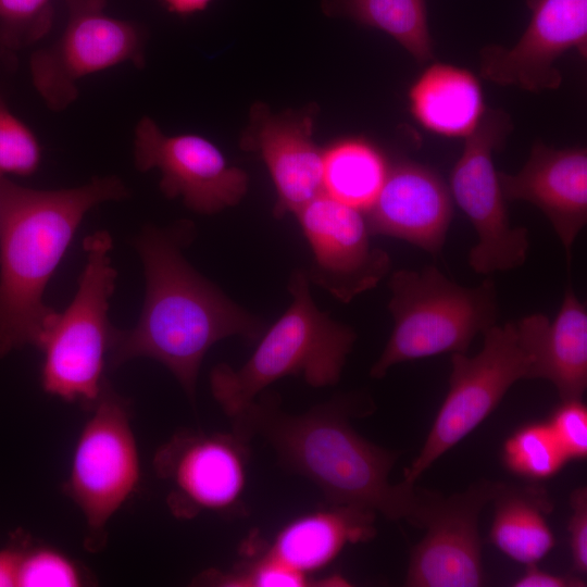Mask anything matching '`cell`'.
I'll return each mask as SVG.
<instances>
[{
	"instance_id": "cell-1",
	"label": "cell",
	"mask_w": 587,
	"mask_h": 587,
	"mask_svg": "<svg viewBox=\"0 0 587 587\" xmlns=\"http://www.w3.org/2000/svg\"><path fill=\"white\" fill-rule=\"evenodd\" d=\"M355 408L344 397L292 414L266 394L229 419L234 433L248 441L263 438L280 464L310 479L329 504L378 512L423 528L439 494L405 479L390 484L399 452L370 442L352 428L349 416Z\"/></svg>"
},
{
	"instance_id": "cell-2",
	"label": "cell",
	"mask_w": 587,
	"mask_h": 587,
	"mask_svg": "<svg viewBox=\"0 0 587 587\" xmlns=\"http://www.w3.org/2000/svg\"><path fill=\"white\" fill-rule=\"evenodd\" d=\"M192 225L145 226L137 237L146 279L141 314L132 329L114 328L110 364L118 366L139 357L163 364L191 402L202 360L227 337L258 340L265 323L232 301L199 274L183 249L192 239Z\"/></svg>"
},
{
	"instance_id": "cell-3",
	"label": "cell",
	"mask_w": 587,
	"mask_h": 587,
	"mask_svg": "<svg viewBox=\"0 0 587 587\" xmlns=\"http://www.w3.org/2000/svg\"><path fill=\"white\" fill-rule=\"evenodd\" d=\"M128 196L115 176L66 189H34L0 179V357L38 345L55 311L46 287L85 214Z\"/></svg>"
},
{
	"instance_id": "cell-4",
	"label": "cell",
	"mask_w": 587,
	"mask_h": 587,
	"mask_svg": "<svg viewBox=\"0 0 587 587\" xmlns=\"http://www.w3.org/2000/svg\"><path fill=\"white\" fill-rule=\"evenodd\" d=\"M309 283L305 270H295L291 303L264 330L251 357L239 369L226 363L212 369L211 391L228 417L286 376H301L313 387L338 383L355 334L316 307Z\"/></svg>"
},
{
	"instance_id": "cell-5",
	"label": "cell",
	"mask_w": 587,
	"mask_h": 587,
	"mask_svg": "<svg viewBox=\"0 0 587 587\" xmlns=\"http://www.w3.org/2000/svg\"><path fill=\"white\" fill-rule=\"evenodd\" d=\"M388 303L394 329L371 376L382 378L405 361L445 352L465 353L478 333L496 324L498 302L495 284L464 287L437 267L399 270L389 280Z\"/></svg>"
},
{
	"instance_id": "cell-6",
	"label": "cell",
	"mask_w": 587,
	"mask_h": 587,
	"mask_svg": "<svg viewBox=\"0 0 587 587\" xmlns=\"http://www.w3.org/2000/svg\"><path fill=\"white\" fill-rule=\"evenodd\" d=\"M83 247L86 264L77 291L63 312H55L37 347L43 352V390L91 409L105 382V357L115 328L108 311L117 273L111 264L113 242L107 230L88 235Z\"/></svg>"
},
{
	"instance_id": "cell-7",
	"label": "cell",
	"mask_w": 587,
	"mask_h": 587,
	"mask_svg": "<svg viewBox=\"0 0 587 587\" xmlns=\"http://www.w3.org/2000/svg\"><path fill=\"white\" fill-rule=\"evenodd\" d=\"M91 411L64 489L85 517L87 549L96 551L105 541V525L138 486L140 462L129 408L107 382Z\"/></svg>"
},
{
	"instance_id": "cell-8",
	"label": "cell",
	"mask_w": 587,
	"mask_h": 587,
	"mask_svg": "<svg viewBox=\"0 0 587 587\" xmlns=\"http://www.w3.org/2000/svg\"><path fill=\"white\" fill-rule=\"evenodd\" d=\"M474 357L452 353L449 391L425 444L404 479L415 480L439 457L476 428L498 405L509 388L532 378L533 361L523 349L515 323L492 325Z\"/></svg>"
},
{
	"instance_id": "cell-9",
	"label": "cell",
	"mask_w": 587,
	"mask_h": 587,
	"mask_svg": "<svg viewBox=\"0 0 587 587\" xmlns=\"http://www.w3.org/2000/svg\"><path fill=\"white\" fill-rule=\"evenodd\" d=\"M511 128V120L502 110L486 108L477 127L465 137L450 176L451 198L477 235L469 263L484 275L520 267L529 247L527 229L510 224L492 158Z\"/></svg>"
},
{
	"instance_id": "cell-10",
	"label": "cell",
	"mask_w": 587,
	"mask_h": 587,
	"mask_svg": "<svg viewBox=\"0 0 587 587\" xmlns=\"http://www.w3.org/2000/svg\"><path fill=\"white\" fill-rule=\"evenodd\" d=\"M66 2L68 18L61 37L35 51L29 61L33 84L53 111H62L76 100L82 78L125 62L145 63L142 32L105 14V0Z\"/></svg>"
},
{
	"instance_id": "cell-11",
	"label": "cell",
	"mask_w": 587,
	"mask_h": 587,
	"mask_svg": "<svg viewBox=\"0 0 587 587\" xmlns=\"http://www.w3.org/2000/svg\"><path fill=\"white\" fill-rule=\"evenodd\" d=\"M248 440L236 433L179 432L155 451L153 466L167 483L178 519L201 512H241L249 462Z\"/></svg>"
},
{
	"instance_id": "cell-12",
	"label": "cell",
	"mask_w": 587,
	"mask_h": 587,
	"mask_svg": "<svg viewBox=\"0 0 587 587\" xmlns=\"http://www.w3.org/2000/svg\"><path fill=\"white\" fill-rule=\"evenodd\" d=\"M134 159L139 171L161 173L160 189L167 198L180 197L200 214L238 204L248 189L247 174L229 165L213 142L195 134L166 135L147 116L135 127Z\"/></svg>"
},
{
	"instance_id": "cell-13",
	"label": "cell",
	"mask_w": 587,
	"mask_h": 587,
	"mask_svg": "<svg viewBox=\"0 0 587 587\" xmlns=\"http://www.w3.org/2000/svg\"><path fill=\"white\" fill-rule=\"evenodd\" d=\"M295 215L313 257L308 278L336 299L347 303L389 273L390 258L372 246L362 211L322 192Z\"/></svg>"
},
{
	"instance_id": "cell-14",
	"label": "cell",
	"mask_w": 587,
	"mask_h": 587,
	"mask_svg": "<svg viewBox=\"0 0 587 587\" xmlns=\"http://www.w3.org/2000/svg\"><path fill=\"white\" fill-rule=\"evenodd\" d=\"M526 4L532 15L520 40L511 48L484 47L480 75L530 92L554 90L562 83L557 60L572 49L587 55V0H526Z\"/></svg>"
},
{
	"instance_id": "cell-15",
	"label": "cell",
	"mask_w": 587,
	"mask_h": 587,
	"mask_svg": "<svg viewBox=\"0 0 587 587\" xmlns=\"http://www.w3.org/2000/svg\"><path fill=\"white\" fill-rule=\"evenodd\" d=\"M498 482L479 480L465 491L439 495L411 550L405 586L477 587L484 582L478 516Z\"/></svg>"
},
{
	"instance_id": "cell-16",
	"label": "cell",
	"mask_w": 587,
	"mask_h": 587,
	"mask_svg": "<svg viewBox=\"0 0 587 587\" xmlns=\"http://www.w3.org/2000/svg\"><path fill=\"white\" fill-rule=\"evenodd\" d=\"M505 200L526 201L549 220L571 266L572 247L587 223V152L553 149L541 141L516 174L498 172Z\"/></svg>"
},
{
	"instance_id": "cell-17",
	"label": "cell",
	"mask_w": 587,
	"mask_h": 587,
	"mask_svg": "<svg viewBox=\"0 0 587 587\" xmlns=\"http://www.w3.org/2000/svg\"><path fill=\"white\" fill-rule=\"evenodd\" d=\"M365 213L372 235L395 237L438 254L451 223L452 199L437 173L419 163L401 162L389 168Z\"/></svg>"
},
{
	"instance_id": "cell-18",
	"label": "cell",
	"mask_w": 587,
	"mask_h": 587,
	"mask_svg": "<svg viewBox=\"0 0 587 587\" xmlns=\"http://www.w3.org/2000/svg\"><path fill=\"white\" fill-rule=\"evenodd\" d=\"M242 146L258 152L271 174L276 217L296 214L323 192V151L312 139V116L273 115L258 104Z\"/></svg>"
},
{
	"instance_id": "cell-19",
	"label": "cell",
	"mask_w": 587,
	"mask_h": 587,
	"mask_svg": "<svg viewBox=\"0 0 587 587\" xmlns=\"http://www.w3.org/2000/svg\"><path fill=\"white\" fill-rule=\"evenodd\" d=\"M515 325L533 361L532 378L551 382L562 402L580 400L587 387V309L571 283L554 320L535 313Z\"/></svg>"
},
{
	"instance_id": "cell-20",
	"label": "cell",
	"mask_w": 587,
	"mask_h": 587,
	"mask_svg": "<svg viewBox=\"0 0 587 587\" xmlns=\"http://www.w3.org/2000/svg\"><path fill=\"white\" fill-rule=\"evenodd\" d=\"M375 514L357 507L329 504L290 521L260 550L311 576L330 564L347 545L372 539Z\"/></svg>"
},
{
	"instance_id": "cell-21",
	"label": "cell",
	"mask_w": 587,
	"mask_h": 587,
	"mask_svg": "<svg viewBox=\"0 0 587 587\" xmlns=\"http://www.w3.org/2000/svg\"><path fill=\"white\" fill-rule=\"evenodd\" d=\"M410 111L425 129L445 137H467L485 112L482 86L462 67L434 63L409 90Z\"/></svg>"
},
{
	"instance_id": "cell-22",
	"label": "cell",
	"mask_w": 587,
	"mask_h": 587,
	"mask_svg": "<svg viewBox=\"0 0 587 587\" xmlns=\"http://www.w3.org/2000/svg\"><path fill=\"white\" fill-rule=\"evenodd\" d=\"M491 501L495 517L490 540L500 551L526 565L535 564L549 553L554 537L546 515L553 505L544 488L498 482Z\"/></svg>"
},
{
	"instance_id": "cell-23",
	"label": "cell",
	"mask_w": 587,
	"mask_h": 587,
	"mask_svg": "<svg viewBox=\"0 0 587 587\" xmlns=\"http://www.w3.org/2000/svg\"><path fill=\"white\" fill-rule=\"evenodd\" d=\"M383 154L363 140H345L323 151V192L365 212L388 174Z\"/></svg>"
},
{
	"instance_id": "cell-24",
	"label": "cell",
	"mask_w": 587,
	"mask_h": 587,
	"mask_svg": "<svg viewBox=\"0 0 587 587\" xmlns=\"http://www.w3.org/2000/svg\"><path fill=\"white\" fill-rule=\"evenodd\" d=\"M327 11L390 35L416 61L433 58L425 0H328Z\"/></svg>"
},
{
	"instance_id": "cell-25",
	"label": "cell",
	"mask_w": 587,
	"mask_h": 587,
	"mask_svg": "<svg viewBox=\"0 0 587 587\" xmlns=\"http://www.w3.org/2000/svg\"><path fill=\"white\" fill-rule=\"evenodd\" d=\"M248 559L232 571L209 570L200 574L197 585L225 587H302V586H347L341 576L315 579L301 574L267 555L263 551L247 553Z\"/></svg>"
},
{
	"instance_id": "cell-26",
	"label": "cell",
	"mask_w": 587,
	"mask_h": 587,
	"mask_svg": "<svg viewBox=\"0 0 587 587\" xmlns=\"http://www.w3.org/2000/svg\"><path fill=\"white\" fill-rule=\"evenodd\" d=\"M569 461L549 423L521 427L503 446V462L513 473L532 480L555 475Z\"/></svg>"
},
{
	"instance_id": "cell-27",
	"label": "cell",
	"mask_w": 587,
	"mask_h": 587,
	"mask_svg": "<svg viewBox=\"0 0 587 587\" xmlns=\"http://www.w3.org/2000/svg\"><path fill=\"white\" fill-rule=\"evenodd\" d=\"M52 23L51 0H0V45L17 50L42 38Z\"/></svg>"
},
{
	"instance_id": "cell-28",
	"label": "cell",
	"mask_w": 587,
	"mask_h": 587,
	"mask_svg": "<svg viewBox=\"0 0 587 587\" xmlns=\"http://www.w3.org/2000/svg\"><path fill=\"white\" fill-rule=\"evenodd\" d=\"M40 162L41 147L36 135L0 96V176L32 175Z\"/></svg>"
},
{
	"instance_id": "cell-29",
	"label": "cell",
	"mask_w": 587,
	"mask_h": 587,
	"mask_svg": "<svg viewBox=\"0 0 587 587\" xmlns=\"http://www.w3.org/2000/svg\"><path fill=\"white\" fill-rule=\"evenodd\" d=\"M83 584L80 569L60 551L49 547L23 550L17 587H77Z\"/></svg>"
},
{
	"instance_id": "cell-30",
	"label": "cell",
	"mask_w": 587,
	"mask_h": 587,
	"mask_svg": "<svg viewBox=\"0 0 587 587\" xmlns=\"http://www.w3.org/2000/svg\"><path fill=\"white\" fill-rule=\"evenodd\" d=\"M549 425L569 460L587 455V409L580 400L563 401Z\"/></svg>"
},
{
	"instance_id": "cell-31",
	"label": "cell",
	"mask_w": 587,
	"mask_h": 587,
	"mask_svg": "<svg viewBox=\"0 0 587 587\" xmlns=\"http://www.w3.org/2000/svg\"><path fill=\"white\" fill-rule=\"evenodd\" d=\"M572 514L567 529L573 562L577 574L587 572V489L579 487L571 495Z\"/></svg>"
},
{
	"instance_id": "cell-32",
	"label": "cell",
	"mask_w": 587,
	"mask_h": 587,
	"mask_svg": "<svg viewBox=\"0 0 587 587\" xmlns=\"http://www.w3.org/2000/svg\"><path fill=\"white\" fill-rule=\"evenodd\" d=\"M584 582L576 576H563L528 565L526 572L514 582L515 587H582Z\"/></svg>"
},
{
	"instance_id": "cell-33",
	"label": "cell",
	"mask_w": 587,
	"mask_h": 587,
	"mask_svg": "<svg viewBox=\"0 0 587 587\" xmlns=\"http://www.w3.org/2000/svg\"><path fill=\"white\" fill-rule=\"evenodd\" d=\"M23 550L14 547L0 549V587H17V575Z\"/></svg>"
},
{
	"instance_id": "cell-34",
	"label": "cell",
	"mask_w": 587,
	"mask_h": 587,
	"mask_svg": "<svg viewBox=\"0 0 587 587\" xmlns=\"http://www.w3.org/2000/svg\"><path fill=\"white\" fill-rule=\"evenodd\" d=\"M167 10L179 15L203 11L212 0H161Z\"/></svg>"
},
{
	"instance_id": "cell-35",
	"label": "cell",
	"mask_w": 587,
	"mask_h": 587,
	"mask_svg": "<svg viewBox=\"0 0 587 587\" xmlns=\"http://www.w3.org/2000/svg\"><path fill=\"white\" fill-rule=\"evenodd\" d=\"M1 177H3V176H0V179H1Z\"/></svg>"
}]
</instances>
